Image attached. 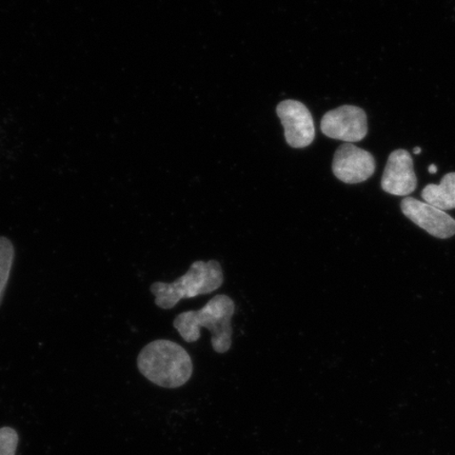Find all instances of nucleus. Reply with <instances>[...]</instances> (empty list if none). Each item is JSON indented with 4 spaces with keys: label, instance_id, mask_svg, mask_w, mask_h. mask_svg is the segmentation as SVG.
I'll use <instances>...</instances> for the list:
<instances>
[{
    "label": "nucleus",
    "instance_id": "3",
    "mask_svg": "<svg viewBox=\"0 0 455 455\" xmlns=\"http://www.w3.org/2000/svg\"><path fill=\"white\" fill-rule=\"evenodd\" d=\"M224 271L218 260H197L186 275L173 283L156 282L150 291L156 297V305L162 309H173L180 299L210 294L221 287Z\"/></svg>",
    "mask_w": 455,
    "mask_h": 455
},
{
    "label": "nucleus",
    "instance_id": "6",
    "mask_svg": "<svg viewBox=\"0 0 455 455\" xmlns=\"http://www.w3.org/2000/svg\"><path fill=\"white\" fill-rule=\"evenodd\" d=\"M276 113L284 129V139L295 149H303L315 139V127L308 108L298 100H283Z\"/></svg>",
    "mask_w": 455,
    "mask_h": 455
},
{
    "label": "nucleus",
    "instance_id": "2",
    "mask_svg": "<svg viewBox=\"0 0 455 455\" xmlns=\"http://www.w3.org/2000/svg\"><path fill=\"white\" fill-rule=\"evenodd\" d=\"M138 367L151 383L169 389L184 386L193 373L189 354L183 347L168 339L153 340L145 346L140 352Z\"/></svg>",
    "mask_w": 455,
    "mask_h": 455
},
{
    "label": "nucleus",
    "instance_id": "5",
    "mask_svg": "<svg viewBox=\"0 0 455 455\" xmlns=\"http://www.w3.org/2000/svg\"><path fill=\"white\" fill-rule=\"evenodd\" d=\"M377 162L371 153L354 144H343L335 151L332 171L335 178L345 184L356 185L375 173Z\"/></svg>",
    "mask_w": 455,
    "mask_h": 455
},
{
    "label": "nucleus",
    "instance_id": "8",
    "mask_svg": "<svg viewBox=\"0 0 455 455\" xmlns=\"http://www.w3.org/2000/svg\"><path fill=\"white\" fill-rule=\"evenodd\" d=\"M380 186L386 193L395 196L407 197L417 190L418 178L414 172L413 158L411 153L403 149L391 152Z\"/></svg>",
    "mask_w": 455,
    "mask_h": 455
},
{
    "label": "nucleus",
    "instance_id": "7",
    "mask_svg": "<svg viewBox=\"0 0 455 455\" xmlns=\"http://www.w3.org/2000/svg\"><path fill=\"white\" fill-rule=\"evenodd\" d=\"M401 210L408 220L431 236L448 240L455 235V220L443 210L411 196L403 199Z\"/></svg>",
    "mask_w": 455,
    "mask_h": 455
},
{
    "label": "nucleus",
    "instance_id": "11",
    "mask_svg": "<svg viewBox=\"0 0 455 455\" xmlns=\"http://www.w3.org/2000/svg\"><path fill=\"white\" fill-rule=\"evenodd\" d=\"M19 445V435L13 428H0V455H15Z\"/></svg>",
    "mask_w": 455,
    "mask_h": 455
},
{
    "label": "nucleus",
    "instance_id": "9",
    "mask_svg": "<svg viewBox=\"0 0 455 455\" xmlns=\"http://www.w3.org/2000/svg\"><path fill=\"white\" fill-rule=\"evenodd\" d=\"M420 196L425 203L443 212L455 209V172L443 175L439 185H427Z\"/></svg>",
    "mask_w": 455,
    "mask_h": 455
},
{
    "label": "nucleus",
    "instance_id": "4",
    "mask_svg": "<svg viewBox=\"0 0 455 455\" xmlns=\"http://www.w3.org/2000/svg\"><path fill=\"white\" fill-rule=\"evenodd\" d=\"M321 130L329 139L354 144L365 139L368 134L367 114L360 107H339L323 116Z\"/></svg>",
    "mask_w": 455,
    "mask_h": 455
},
{
    "label": "nucleus",
    "instance_id": "10",
    "mask_svg": "<svg viewBox=\"0 0 455 455\" xmlns=\"http://www.w3.org/2000/svg\"><path fill=\"white\" fill-rule=\"evenodd\" d=\"M14 259L15 249L12 242L7 237L0 236V305L3 303L5 289L8 286Z\"/></svg>",
    "mask_w": 455,
    "mask_h": 455
},
{
    "label": "nucleus",
    "instance_id": "13",
    "mask_svg": "<svg viewBox=\"0 0 455 455\" xmlns=\"http://www.w3.org/2000/svg\"><path fill=\"white\" fill-rule=\"evenodd\" d=\"M413 152H414V155L418 156V155H419L420 152H422V149H420L419 147H417V148H414Z\"/></svg>",
    "mask_w": 455,
    "mask_h": 455
},
{
    "label": "nucleus",
    "instance_id": "1",
    "mask_svg": "<svg viewBox=\"0 0 455 455\" xmlns=\"http://www.w3.org/2000/svg\"><path fill=\"white\" fill-rule=\"evenodd\" d=\"M235 301L226 294L215 295L201 310L186 311L176 316L173 326L187 343H196L201 338V329L212 332V345L216 354H226L232 346V317Z\"/></svg>",
    "mask_w": 455,
    "mask_h": 455
},
{
    "label": "nucleus",
    "instance_id": "12",
    "mask_svg": "<svg viewBox=\"0 0 455 455\" xmlns=\"http://www.w3.org/2000/svg\"><path fill=\"white\" fill-rule=\"evenodd\" d=\"M429 172L432 174H435L437 172V168L435 164H431V166L429 167Z\"/></svg>",
    "mask_w": 455,
    "mask_h": 455
}]
</instances>
